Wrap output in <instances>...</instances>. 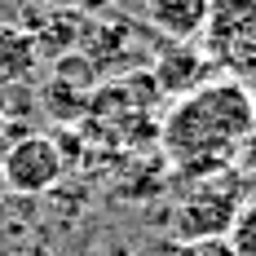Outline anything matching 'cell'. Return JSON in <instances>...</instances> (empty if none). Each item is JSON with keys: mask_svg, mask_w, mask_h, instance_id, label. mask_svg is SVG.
Returning a JSON list of instances; mask_svg holds the SVG:
<instances>
[{"mask_svg": "<svg viewBox=\"0 0 256 256\" xmlns=\"http://www.w3.org/2000/svg\"><path fill=\"white\" fill-rule=\"evenodd\" d=\"M256 128V98L238 80H204L194 93L172 102L159 124V146L181 177L208 181L234 164L238 146Z\"/></svg>", "mask_w": 256, "mask_h": 256, "instance_id": "obj_1", "label": "cell"}, {"mask_svg": "<svg viewBox=\"0 0 256 256\" xmlns=\"http://www.w3.org/2000/svg\"><path fill=\"white\" fill-rule=\"evenodd\" d=\"M204 58L256 98V0H212L199 36Z\"/></svg>", "mask_w": 256, "mask_h": 256, "instance_id": "obj_2", "label": "cell"}, {"mask_svg": "<svg viewBox=\"0 0 256 256\" xmlns=\"http://www.w3.org/2000/svg\"><path fill=\"white\" fill-rule=\"evenodd\" d=\"M66 177V150L58 137L44 132H22L4 146V190L9 194H26L40 199L49 194L58 181Z\"/></svg>", "mask_w": 256, "mask_h": 256, "instance_id": "obj_3", "label": "cell"}, {"mask_svg": "<svg viewBox=\"0 0 256 256\" xmlns=\"http://www.w3.org/2000/svg\"><path fill=\"white\" fill-rule=\"evenodd\" d=\"M238 208H243V199L234 194L230 181L208 177L177 204V212H172V238L177 243H190V238H226L234 216H238Z\"/></svg>", "mask_w": 256, "mask_h": 256, "instance_id": "obj_4", "label": "cell"}, {"mask_svg": "<svg viewBox=\"0 0 256 256\" xmlns=\"http://www.w3.org/2000/svg\"><path fill=\"white\" fill-rule=\"evenodd\" d=\"M208 4L212 0H142V14L146 22L168 36L172 44H190L204 36V22H208Z\"/></svg>", "mask_w": 256, "mask_h": 256, "instance_id": "obj_5", "label": "cell"}, {"mask_svg": "<svg viewBox=\"0 0 256 256\" xmlns=\"http://www.w3.org/2000/svg\"><path fill=\"white\" fill-rule=\"evenodd\" d=\"M208 66H212V62L204 58V49L172 44V49L154 62V84H159V93H177V98H186V93H194V88L204 84Z\"/></svg>", "mask_w": 256, "mask_h": 256, "instance_id": "obj_6", "label": "cell"}, {"mask_svg": "<svg viewBox=\"0 0 256 256\" xmlns=\"http://www.w3.org/2000/svg\"><path fill=\"white\" fill-rule=\"evenodd\" d=\"M40 62V49H36V36L22 31V26L0 22V88L4 84H22Z\"/></svg>", "mask_w": 256, "mask_h": 256, "instance_id": "obj_7", "label": "cell"}, {"mask_svg": "<svg viewBox=\"0 0 256 256\" xmlns=\"http://www.w3.org/2000/svg\"><path fill=\"white\" fill-rule=\"evenodd\" d=\"M226 238H230L234 256H256V199L238 208V216H234V226H230Z\"/></svg>", "mask_w": 256, "mask_h": 256, "instance_id": "obj_8", "label": "cell"}, {"mask_svg": "<svg viewBox=\"0 0 256 256\" xmlns=\"http://www.w3.org/2000/svg\"><path fill=\"white\" fill-rule=\"evenodd\" d=\"M172 256H234L230 238H190V243H177Z\"/></svg>", "mask_w": 256, "mask_h": 256, "instance_id": "obj_9", "label": "cell"}, {"mask_svg": "<svg viewBox=\"0 0 256 256\" xmlns=\"http://www.w3.org/2000/svg\"><path fill=\"white\" fill-rule=\"evenodd\" d=\"M234 164H243V168H256V128L248 132V142L238 146V154H234Z\"/></svg>", "mask_w": 256, "mask_h": 256, "instance_id": "obj_10", "label": "cell"}, {"mask_svg": "<svg viewBox=\"0 0 256 256\" xmlns=\"http://www.w3.org/2000/svg\"><path fill=\"white\" fill-rule=\"evenodd\" d=\"M84 9H102V4H110V0H80Z\"/></svg>", "mask_w": 256, "mask_h": 256, "instance_id": "obj_11", "label": "cell"}, {"mask_svg": "<svg viewBox=\"0 0 256 256\" xmlns=\"http://www.w3.org/2000/svg\"><path fill=\"white\" fill-rule=\"evenodd\" d=\"M4 146H9V142H0V186H4Z\"/></svg>", "mask_w": 256, "mask_h": 256, "instance_id": "obj_12", "label": "cell"}, {"mask_svg": "<svg viewBox=\"0 0 256 256\" xmlns=\"http://www.w3.org/2000/svg\"><path fill=\"white\" fill-rule=\"evenodd\" d=\"M0 208H4V194H0Z\"/></svg>", "mask_w": 256, "mask_h": 256, "instance_id": "obj_13", "label": "cell"}]
</instances>
